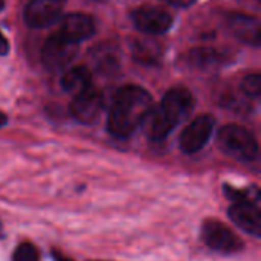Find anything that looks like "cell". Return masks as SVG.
Masks as SVG:
<instances>
[{"instance_id":"cell-1","label":"cell","mask_w":261,"mask_h":261,"mask_svg":"<svg viewBox=\"0 0 261 261\" xmlns=\"http://www.w3.org/2000/svg\"><path fill=\"white\" fill-rule=\"evenodd\" d=\"M151 109L153 98L145 89L133 84L121 87L115 93L109 110V133L118 139L130 138L139 127L144 125Z\"/></svg>"},{"instance_id":"cell-2","label":"cell","mask_w":261,"mask_h":261,"mask_svg":"<svg viewBox=\"0 0 261 261\" xmlns=\"http://www.w3.org/2000/svg\"><path fill=\"white\" fill-rule=\"evenodd\" d=\"M194 109V96L185 87L170 89L158 107H153L144 122L147 136L153 142H164L173 130L185 121Z\"/></svg>"},{"instance_id":"cell-3","label":"cell","mask_w":261,"mask_h":261,"mask_svg":"<svg viewBox=\"0 0 261 261\" xmlns=\"http://www.w3.org/2000/svg\"><path fill=\"white\" fill-rule=\"evenodd\" d=\"M219 148L229 158L240 162H252L258 158V141L255 135L243 125L228 124L217 135Z\"/></svg>"},{"instance_id":"cell-4","label":"cell","mask_w":261,"mask_h":261,"mask_svg":"<svg viewBox=\"0 0 261 261\" xmlns=\"http://www.w3.org/2000/svg\"><path fill=\"white\" fill-rule=\"evenodd\" d=\"M202 240L211 251L223 255L237 254L245 248L243 240L229 226L219 220H206L203 223Z\"/></svg>"},{"instance_id":"cell-5","label":"cell","mask_w":261,"mask_h":261,"mask_svg":"<svg viewBox=\"0 0 261 261\" xmlns=\"http://www.w3.org/2000/svg\"><path fill=\"white\" fill-rule=\"evenodd\" d=\"M78 44L63 37L60 32L50 35L41 47V61L46 69L58 72L66 69L78 54Z\"/></svg>"},{"instance_id":"cell-6","label":"cell","mask_w":261,"mask_h":261,"mask_svg":"<svg viewBox=\"0 0 261 261\" xmlns=\"http://www.w3.org/2000/svg\"><path fill=\"white\" fill-rule=\"evenodd\" d=\"M216 127V119L211 115H200L193 119L182 132L179 147L185 154L199 153L210 142Z\"/></svg>"},{"instance_id":"cell-7","label":"cell","mask_w":261,"mask_h":261,"mask_svg":"<svg viewBox=\"0 0 261 261\" xmlns=\"http://www.w3.org/2000/svg\"><path fill=\"white\" fill-rule=\"evenodd\" d=\"M133 23L138 31L147 35H162L173 26V17L159 6H141L135 9Z\"/></svg>"},{"instance_id":"cell-8","label":"cell","mask_w":261,"mask_h":261,"mask_svg":"<svg viewBox=\"0 0 261 261\" xmlns=\"http://www.w3.org/2000/svg\"><path fill=\"white\" fill-rule=\"evenodd\" d=\"M102 109H104L102 95L93 87H89L87 90L75 95L70 104V113L73 119L84 125L95 124Z\"/></svg>"},{"instance_id":"cell-9","label":"cell","mask_w":261,"mask_h":261,"mask_svg":"<svg viewBox=\"0 0 261 261\" xmlns=\"http://www.w3.org/2000/svg\"><path fill=\"white\" fill-rule=\"evenodd\" d=\"M64 8V0H31L24 9V21L35 29L47 28L58 21Z\"/></svg>"},{"instance_id":"cell-10","label":"cell","mask_w":261,"mask_h":261,"mask_svg":"<svg viewBox=\"0 0 261 261\" xmlns=\"http://www.w3.org/2000/svg\"><path fill=\"white\" fill-rule=\"evenodd\" d=\"M229 220L245 231L246 234L260 239L261 237V213L258 203L251 202H234L228 210Z\"/></svg>"},{"instance_id":"cell-11","label":"cell","mask_w":261,"mask_h":261,"mask_svg":"<svg viewBox=\"0 0 261 261\" xmlns=\"http://www.w3.org/2000/svg\"><path fill=\"white\" fill-rule=\"evenodd\" d=\"M228 26L240 41L254 47H260L261 28L258 18L246 14H231L228 17Z\"/></svg>"},{"instance_id":"cell-12","label":"cell","mask_w":261,"mask_h":261,"mask_svg":"<svg viewBox=\"0 0 261 261\" xmlns=\"http://www.w3.org/2000/svg\"><path fill=\"white\" fill-rule=\"evenodd\" d=\"M95 31H96L95 21L90 15L75 12V14H69L63 18L61 28L58 32L63 37H66L67 40L78 44L80 41L90 38L95 34Z\"/></svg>"},{"instance_id":"cell-13","label":"cell","mask_w":261,"mask_h":261,"mask_svg":"<svg viewBox=\"0 0 261 261\" xmlns=\"http://www.w3.org/2000/svg\"><path fill=\"white\" fill-rule=\"evenodd\" d=\"M93 67L102 75H113L121 66L119 47L113 43H101L90 52Z\"/></svg>"},{"instance_id":"cell-14","label":"cell","mask_w":261,"mask_h":261,"mask_svg":"<svg viewBox=\"0 0 261 261\" xmlns=\"http://www.w3.org/2000/svg\"><path fill=\"white\" fill-rule=\"evenodd\" d=\"M164 54L162 44L151 38V35L138 37L132 41V55L135 61L144 64V66H156L161 63Z\"/></svg>"},{"instance_id":"cell-15","label":"cell","mask_w":261,"mask_h":261,"mask_svg":"<svg viewBox=\"0 0 261 261\" xmlns=\"http://www.w3.org/2000/svg\"><path fill=\"white\" fill-rule=\"evenodd\" d=\"M228 57L213 47H199L187 54L185 64L193 67V69H200V70H211L223 66L226 63Z\"/></svg>"},{"instance_id":"cell-16","label":"cell","mask_w":261,"mask_h":261,"mask_svg":"<svg viewBox=\"0 0 261 261\" xmlns=\"http://www.w3.org/2000/svg\"><path fill=\"white\" fill-rule=\"evenodd\" d=\"M61 86L64 92L70 95H78L89 87H92V72L86 66H75L69 69L61 80Z\"/></svg>"},{"instance_id":"cell-17","label":"cell","mask_w":261,"mask_h":261,"mask_svg":"<svg viewBox=\"0 0 261 261\" xmlns=\"http://www.w3.org/2000/svg\"><path fill=\"white\" fill-rule=\"evenodd\" d=\"M223 194L234 202H251L260 205V188L251 187V188H234L228 184L223 185Z\"/></svg>"},{"instance_id":"cell-18","label":"cell","mask_w":261,"mask_h":261,"mask_svg":"<svg viewBox=\"0 0 261 261\" xmlns=\"http://www.w3.org/2000/svg\"><path fill=\"white\" fill-rule=\"evenodd\" d=\"M12 261H40V252L31 242H21L12 252Z\"/></svg>"},{"instance_id":"cell-19","label":"cell","mask_w":261,"mask_h":261,"mask_svg":"<svg viewBox=\"0 0 261 261\" xmlns=\"http://www.w3.org/2000/svg\"><path fill=\"white\" fill-rule=\"evenodd\" d=\"M242 92L248 98H260L261 95V75L260 73H249L242 81Z\"/></svg>"},{"instance_id":"cell-20","label":"cell","mask_w":261,"mask_h":261,"mask_svg":"<svg viewBox=\"0 0 261 261\" xmlns=\"http://www.w3.org/2000/svg\"><path fill=\"white\" fill-rule=\"evenodd\" d=\"M167 2L171 3L173 6H177V8H188L193 3H196L197 0H167Z\"/></svg>"},{"instance_id":"cell-21","label":"cell","mask_w":261,"mask_h":261,"mask_svg":"<svg viewBox=\"0 0 261 261\" xmlns=\"http://www.w3.org/2000/svg\"><path fill=\"white\" fill-rule=\"evenodd\" d=\"M9 52V43L5 38V35L0 32V55H6Z\"/></svg>"},{"instance_id":"cell-22","label":"cell","mask_w":261,"mask_h":261,"mask_svg":"<svg viewBox=\"0 0 261 261\" xmlns=\"http://www.w3.org/2000/svg\"><path fill=\"white\" fill-rule=\"evenodd\" d=\"M6 124H8V118H6V115L3 112H0V128L5 127Z\"/></svg>"},{"instance_id":"cell-23","label":"cell","mask_w":261,"mask_h":261,"mask_svg":"<svg viewBox=\"0 0 261 261\" xmlns=\"http://www.w3.org/2000/svg\"><path fill=\"white\" fill-rule=\"evenodd\" d=\"M55 255V258H57V261H72V260H69V258H66V257H63V255H60V254H54Z\"/></svg>"},{"instance_id":"cell-24","label":"cell","mask_w":261,"mask_h":261,"mask_svg":"<svg viewBox=\"0 0 261 261\" xmlns=\"http://www.w3.org/2000/svg\"><path fill=\"white\" fill-rule=\"evenodd\" d=\"M5 237V231H3V225H2V222H0V240Z\"/></svg>"},{"instance_id":"cell-25","label":"cell","mask_w":261,"mask_h":261,"mask_svg":"<svg viewBox=\"0 0 261 261\" xmlns=\"http://www.w3.org/2000/svg\"><path fill=\"white\" fill-rule=\"evenodd\" d=\"M3 8H5V2H3V0H0V11H2Z\"/></svg>"},{"instance_id":"cell-26","label":"cell","mask_w":261,"mask_h":261,"mask_svg":"<svg viewBox=\"0 0 261 261\" xmlns=\"http://www.w3.org/2000/svg\"><path fill=\"white\" fill-rule=\"evenodd\" d=\"M96 261H98V260H96Z\"/></svg>"}]
</instances>
